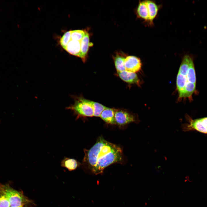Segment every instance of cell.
Returning a JSON list of instances; mask_svg holds the SVG:
<instances>
[{
	"instance_id": "obj_1",
	"label": "cell",
	"mask_w": 207,
	"mask_h": 207,
	"mask_svg": "<svg viewBox=\"0 0 207 207\" xmlns=\"http://www.w3.org/2000/svg\"><path fill=\"white\" fill-rule=\"evenodd\" d=\"M83 162L95 175L101 173L109 165L121 160L122 152L116 144L100 137L90 149L85 150Z\"/></svg>"
},
{
	"instance_id": "obj_2",
	"label": "cell",
	"mask_w": 207,
	"mask_h": 207,
	"mask_svg": "<svg viewBox=\"0 0 207 207\" xmlns=\"http://www.w3.org/2000/svg\"><path fill=\"white\" fill-rule=\"evenodd\" d=\"M0 193L7 198L11 206L24 207L28 203V200L22 193L15 190L9 185L0 184Z\"/></svg>"
},
{
	"instance_id": "obj_3",
	"label": "cell",
	"mask_w": 207,
	"mask_h": 207,
	"mask_svg": "<svg viewBox=\"0 0 207 207\" xmlns=\"http://www.w3.org/2000/svg\"><path fill=\"white\" fill-rule=\"evenodd\" d=\"M74 102L73 105L66 108L70 110L79 116L92 117L93 112L89 100L81 97H75Z\"/></svg>"
},
{
	"instance_id": "obj_4",
	"label": "cell",
	"mask_w": 207,
	"mask_h": 207,
	"mask_svg": "<svg viewBox=\"0 0 207 207\" xmlns=\"http://www.w3.org/2000/svg\"><path fill=\"white\" fill-rule=\"evenodd\" d=\"M181 127L184 131L193 130L207 134V117L190 120L189 124H184Z\"/></svg>"
},
{
	"instance_id": "obj_5",
	"label": "cell",
	"mask_w": 207,
	"mask_h": 207,
	"mask_svg": "<svg viewBox=\"0 0 207 207\" xmlns=\"http://www.w3.org/2000/svg\"><path fill=\"white\" fill-rule=\"evenodd\" d=\"M115 119L116 124L122 126L132 122H137L135 117L126 111L116 109Z\"/></svg>"
},
{
	"instance_id": "obj_6",
	"label": "cell",
	"mask_w": 207,
	"mask_h": 207,
	"mask_svg": "<svg viewBox=\"0 0 207 207\" xmlns=\"http://www.w3.org/2000/svg\"><path fill=\"white\" fill-rule=\"evenodd\" d=\"M125 70L135 73L141 70V63L140 59L135 56H129L124 60Z\"/></svg>"
},
{
	"instance_id": "obj_7",
	"label": "cell",
	"mask_w": 207,
	"mask_h": 207,
	"mask_svg": "<svg viewBox=\"0 0 207 207\" xmlns=\"http://www.w3.org/2000/svg\"><path fill=\"white\" fill-rule=\"evenodd\" d=\"M117 74L119 77L124 82L139 85L140 80L135 73L124 70L117 72Z\"/></svg>"
},
{
	"instance_id": "obj_8",
	"label": "cell",
	"mask_w": 207,
	"mask_h": 207,
	"mask_svg": "<svg viewBox=\"0 0 207 207\" xmlns=\"http://www.w3.org/2000/svg\"><path fill=\"white\" fill-rule=\"evenodd\" d=\"M89 42V33L85 31V34L81 41V49L79 57L83 62L86 60L89 47L90 44Z\"/></svg>"
},
{
	"instance_id": "obj_9",
	"label": "cell",
	"mask_w": 207,
	"mask_h": 207,
	"mask_svg": "<svg viewBox=\"0 0 207 207\" xmlns=\"http://www.w3.org/2000/svg\"><path fill=\"white\" fill-rule=\"evenodd\" d=\"M116 109L106 107L101 112L100 117L106 122L112 124H116L115 114Z\"/></svg>"
},
{
	"instance_id": "obj_10",
	"label": "cell",
	"mask_w": 207,
	"mask_h": 207,
	"mask_svg": "<svg viewBox=\"0 0 207 207\" xmlns=\"http://www.w3.org/2000/svg\"><path fill=\"white\" fill-rule=\"evenodd\" d=\"M81 41L70 40L65 50L70 54L79 57Z\"/></svg>"
},
{
	"instance_id": "obj_11",
	"label": "cell",
	"mask_w": 207,
	"mask_h": 207,
	"mask_svg": "<svg viewBox=\"0 0 207 207\" xmlns=\"http://www.w3.org/2000/svg\"><path fill=\"white\" fill-rule=\"evenodd\" d=\"M148 8L149 21L152 24L154 19L156 16L159 9L158 6L154 1L150 0H146Z\"/></svg>"
},
{
	"instance_id": "obj_12",
	"label": "cell",
	"mask_w": 207,
	"mask_h": 207,
	"mask_svg": "<svg viewBox=\"0 0 207 207\" xmlns=\"http://www.w3.org/2000/svg\"><path fill=\"white\" fill-rule=\"evenodd\" d=\"M138 16L146 21H149V15L146 1H140L137 9Z\"/></svg>"
},
{
	"instance_id": "obj_13",
	"label": "cell",
	"mask_w": 207,
	"mask_h": 207,
	"mask_svg": "<svg viewBox=\"0 0 207 207\" xmlns=\"http://www.w3.org/2000/svg\"><path fill=\"white\" fill-rule=\"evenodd\" d=\"M125 58L124 55L118 53L114 57L115 65L117 72L125 70L124 66Z\"/></svg>"
},
{
	"instance_id": "obj_14",
	"label": "cell",
	"mask_w": 207,
	"mask_h": 207,
	"mask_svg": "<svg viewBox=\"0 0 207 207\" xmlns=\"http://www.w3.org/2000/svg\"><path fill=\"white\" fill-rule=\"evenodd\" d=\"M78 165V162L76 160L66 157H65L61 162V166L69 171L75 170Z\"/></svg>"
},
{
	"instance_id": "obj_15",
	"label": "cell",
	"mask_w": 207,
	"mask_h": 207,
	"mask_svg": "<svg viewBox=\"0 0 207 207\" xmlns=\"http://www.w3.org/2000/svg\"><path fill=\"white\" fill-rule=\"evenodd\" d=\"M176 82L177 88L179 95L183 91L186 84L189 83L187 81V75H184L178 73Z\"/></svg>"
},
{
	"instance_id": "obj_16",
	"label": "cell",
	"mask_w": 207,
	"mask_h": 207,
	"mask_svg": "<svg viewBox=\"0 0 207 207\" xmlns=\"http://www.w3.org/2000/svg\"><path fill=\"white\" fill-rule=\"evenodd\" d=\"M93 110V116L100 117L102 112L106 108L105 106L99 103L89 100Z\"/></svg>"
},
{
	"instance_id": "obj_17",
	"label": "cell",
	"mask_w": 207,
	"mask_h": 207,
	"mask_svg": "<svg viewBox=\"0 0 207 207\" xmlns=\"http://www.w3.org/2000/svg\"><path fill=\"white\" fill-rule=\"evenodd\" d=\"M71 39L81 41L84 37L85 31L82 30H71Z\"/></svg>"
},
{
	"instance_id": "obj_18",
	"label": "cell",
	"mask_w": 207,
	"mask_h": 207,
	"mask_svg": "<svg viewBox=\"0 0 207 207\" xmlns=\"http://www.w3.org/2000/svg\"><path fill=\"white\" fill-rule=\"evenodd\" d=\"M71 30L66 32L61 38L60 44L64 49L71 40Z\"/></svg>"
},
{
	"instance_id": "obj_19",
	"label": "cell",
	"mask_w": 207,
	"mask_h": 207,
	"mask_svg": "<svg viewBox=\"0 0 207 207\" xmlns=\"http://www.w3.org/2000/svg\"><path fill=\"white\" fill-rule=\"evenodd\" d=\"M10 206V204L7 198L3 194L0 193V207Z\"/></svg>"
},
{
	"instance_id": "obj_20",
	"label": "cell",
	"mask_w": 207,
	"mask_h": 207,
	"mask_svg": "<svg viewBox=\"0 0 207 207\" xmlns=\"http://www.w3.org/2000/svg\"><path fill=\"white\" fill-rule=\"evenodd\" d=\"M10 207H12V206H10Z\"/></svg>"
}]
</instances>
